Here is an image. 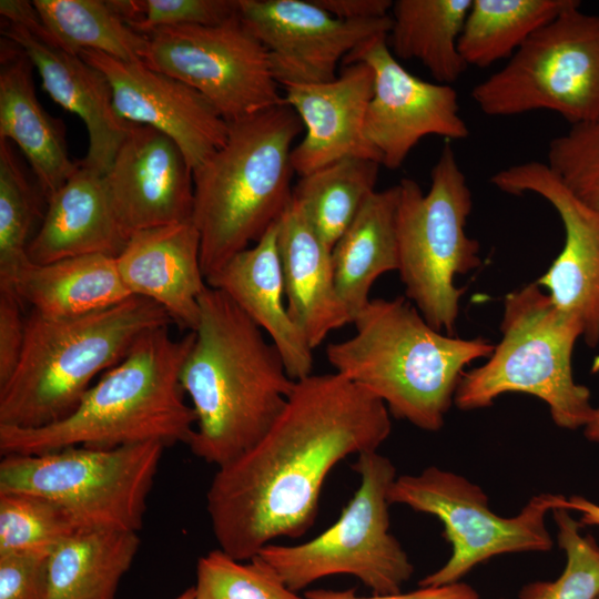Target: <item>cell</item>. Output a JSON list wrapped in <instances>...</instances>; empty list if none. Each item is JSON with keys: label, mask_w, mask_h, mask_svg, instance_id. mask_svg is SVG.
Instances as JSON below:
<instances>
[{"label": "cell", "mask_w": 599, "mask_h": 599, "mask_svg": "<svg viewBox=\"0 0 599 599\" xmlns=\"http://www.w3.org/2000/svg\"><path fill=\"white\" fill-rule=\"evenodd\" d=\"M115 261L132 296L156 303L181 328L195 329L200 297L207 284L201 266L200 234L192 222L133 233Z\"/></svg>", "instance_id": "cell-21"}, {"label": "cell", "mask_w": 599, "mask_h": 599, "mask_svg": "<svg viewBox=\"0 0 599 599\" xmlns=\"http://www.w3.org/2000/svg\"><path fill=\"white\" fill-rule=\"evenodd\" d=\"M104 179L129 237L148 229L192 222L193 170L177 144L152 126L132 123Z\"/></svg>", "instance_id": "cell-18"}, {"label": "cell", "mask_w": 599, "mask_h": 599, "mask_svg": "<svg viewBox=\"0 0 599 599\" xmlns=\"http://www.w3.org/2000/svg\"><path fill=\"white\" fill-rule=\"evenodd\" d=\"M2 34L28 55L51 99L82 120L89 134L82 162L105 175L132 125L116 113L105 75L20 24L8 22Z\"/></svg>", "instance_id": "cell-20"}, {"label": "cell", "mask_w": 599, "mask_h": 599, "mask_svg": "<svg viewBox=\"0 0 599 599\" xmlns=\"http://www.w3.org/2000/svg\"><path fill=\"white\" fill-rule=\"evenodd\" d=\"M578 0H471L458 50L467 65L510 59L539 28Z\"/></svg>", "instance_id": "cell-31"}, {"label": "cell", "mask_w": 599, "mask_h": 599, "mask_svg": "<svg viewBox=\"0 0 599 599\" xmlns=\"http://www.w3.org/2000/svg\"><path fill=\"white\" fill-rule=\"evenodd\" d=\"M567 510L580 512V526H599V505L581 496H571L566 498L564 507Z\"/></svg>", "instance_id": "cell-43"}, {"label": "cell", "mask_w": 599, "mask_h": 599, "mask_svg": "<svg viewBox=\"0 0 599 599\" xmlns=\"http://www.w3.org/2000/svg\"><path fill=\"white\" fill-rule=\"evenodd\" d=\"M196 599H305L258 557L241 561L220 548L199 558Z\"/></svg>", "instance_id": "cell-35"}, {"label": "cell", "mask_w": 599, "mask_h": 599, "mask_svg": "<svg viewBox=\"0 0 599 599\" xmlns=\"http://www.w3.org/2000/svg\"><path fill=\"white\" fill-rule=\"evenodd\" d=\"M387 39L376 35L366 40L343 64L365 62L373 71L365 136L379 154L380 164L395 170L423 138L461 140L469 135V129L459 115L456 90L408 72L392 53Z\"/></svg>", "instance_id": "cell-14"}, {"label": "cell", "mask_w": 599, "mask_h": 599, "mask_svg": "<svg viewBox=\"0 0 599 599\" xmlns=\"http://www.w3.org/2000/svg\"><path fill=\"white\" fill-rule=\"evenodd\" d=\"M229 136L193 172L192 223L205 281L278 223L293 197V142L303 123L287 104L229 123Z\"/></svg>", "instance_id": "cell-5"}, {"label": "cell", "mask_w": 599, "mask_h": 599, "mask_svg": "<svg viewBox=\"0 0 599 599\" xmlns=\"http://www.w3.org/2000/svg\"><path fill=\"white\" fill-rule=\"evenodd\" d=\"M500 332L487 361L461 376L455 405L480 409L502 394L525 393L547 404L557 426L585 427L595 407L588 387L572 375L573 348L582 337L580 322L557 308L534 282L505 296Z\"/></svg>", "instance_id": "cell-7"}, {"label": "cell", "mask_w": 599, "mask_h": 599, "mask_svg": "<svg viewBox=\"0 0 599 599\" xmlns=\"http://www.w3.org/2000/svg\"><path fill=\"white\" fill-rule=\"evenodd\" d=\"M352 324V337L326 346L331 366L383 400L394 417L427 432L444 426L465 368L495 347L435 329L403 296L370 298Z\"/></svg>", "instance_id": "cell-4"}, {"label": "cell", "mask_w": 599, "mask_h": 599, "mask_svg": "<svg viewBox=\"0 0 599 599\" xmlns=\"http://www.w3.org/2000/svg\"><path fill=\"white\" fill-rule=\"evenodd\" d=\"M32 4L39 18L22 27L57 48L78 55L93 50L126 62L142 60L146 38L130 28L108 1L34 0Z\"/></svg>", "instance_id": "cell-30"}, {"label": "cell", "mask_w": 599, "mask_h": 599, "mask_svg": "<svg viewBox=\"0 0 599 599\" xmlns=\"http://www.w3.org/2000/svg\"><path fill=\"white\" fill-rule=\"evenodd\" d=\"M50 552L0 555V599H45Z\"/></svg>", "instance_id": "cell-39"}, {"label": "cell", "mask_w": 599, "mask_h": 599, "mask_svg": "<svg viewBox=\"0 0 599 599\" xmlns=\"http://www.w3.org/2000/svg\"><path fill=\"white\" fill-rule=\"evenodd\" d=\"M245 28L265 47L282 88L334 80L337 64L359 44L388 35L392 17L339 20L313 0H238Z\"/></svg>", "instance_id": "cell-15"}, {"label": "cell", "mask_w": 599, "mask_h": 599, "mask_svg": "<svg viewBox=\"0 0 599 599\" xmlns=\"http://www.w3.org/2000/svg\"><path fill=\"white\" fill-rule=\"evenodd\" d=\"M164 445L68 447L0 461V493H26L62 507L81 528L139 532Z\"/></svg>", "instance_id": "cell-10"}, {"label": "cell", "mask_w": 599, "mask_h": 599, "mask_svg": "<svg viewBox=\"0 0 599 599\" xmlns=\"http://www.w3.org/2000/svg\"><path fill=\"white\" fill-rule=\"evenodd\" d=\"M470 6L471 0L393 1L392 53L419 61L437 83L451 85L468 67L458 40Z\"/></svg>", "instance_id": "cell-29"}, {"label": "cell", "mask_w": 599, "mask_h": 599, "mask_svg": "<svg viewBox=\"0 0 599 599\" xmlns=\"http://www.w3.org/2000/svg\"><path fill=\"white\" fill-rule=\"evenodd\" d=\"M304 597L305 599H479L478 592L464 582L440 587H419V589L406 593L373 595L370 597H358L354 589H312L305 591Z\"/></svg>", "instance_id": "cell-41"}, {"label": "cell", "mask_w": 599, "mask_h": 599, "mask_svg": "<svg viewBox=\"0 0 599 599\" xmlns=\"http://www.w3.org/2000/svg\"><path fill=\"white\" fill-rule=\"evenodd\" d=\"M379 166L369 159H343L301 176L293 186V199L331 248L376 191Z\"/></svg>", "instance_id": "cell-32"}, {"label": "cell", "mask_w": 599, "mask_h": 599, "mask_svg": "<svg viewBox=\"0 0 599 599\" xmlns=\"http://www.w3.org/2000/svg\"><path fill=\"white\" fill-rule=\"evenodd\" d=\"M171 323L165 309L139 296L73 317L32 311L20 361L0 385V425L37 428L63 419L143 333Z\"/></svg>", "instance_id": "cell-6"}, {"label": "cell", "mask_w": 599, "mask_h": 599, "mask_svg": "<svg viewBox=\"0 0 599 599\" xmlns=\"http://www.w3.org/2000/svg\"><path fill=\"white\" fill-rule=\"evenodd\" d=\"M352 469L359 485L339 518L315 538L297 545L268 544L256 555L288 588L302 590L322 578L351 575L373 595L398 593L414 566L389 530L388 490L396 468L377 450L357 456Z\"/></svg>", "instance_id": "cell-9"}, {"label": "cell", "mask_w": 599, "mask_h": 599, "mask_svg": "<svg viewBox=\"0 0 599 599\" xmlns=\"http://www.w3.org/2000/svg\"><path fill=\"white\" fill-rule=\"evenodd\" d=\"M501 192L535 193L550 203L565 230L561 252L537 281L560 311L577 318L589 347L599 344V211L580 201L547 163L529 161L495 173Z\"/></svg>", "instance_id": "cell-16"}, {"label": "cell", "mask_w": 599, "mask_h": 599, "mask_svg": "<svg viewBox=\"0 0 599 599\" xmlns=\"http://www.w3.org/2000/svg\"><path fill=\"white\" fill-rule=\"evenodd\" d=\"M398 184L373 192L332 248L336 290L352 322L375 281L398 271Z\"/></svg>", "instance_id": "cell-27"}, {"label": "cell", "mask_w": 599, "mask_h": 599, "mask_svg": "<svg viewBox=\"0 0 599 599\" xmlns=\"http://www.w3.org/2000/svg\"><path fill=\"white\" fill-rule=\"evenodd\" d=\"M193 341V332L174 339L169 326L146 331L63 419L37 428L0 425L1 455L189 444L196 417L184 399L180 375Z\"/></svg>", "instance_id": "cell-3"}, {"label": "cell", "mask_w": 599, "mask_h": 599, "mask_svg": "<svg viewBox=\"0 0 599 599\" xmlns=\"http://www.w3.org/2000/svg\"><path fill=\"white\" fill-rule=\"evenodd\" d=\"M22 301L9 285H0V385L14 372L26 341Z\"/></svg>", "instance_id": "cell-40"}, {"label": "cell", "mask_w": 599, "mask_h": 599, "mask_svg": "<svg viewBox=\"0 0 599 599\" xmlns=\"http://www.w3.org/2000/svg\"><path fill=\"white\" fill-rule=\"evenodd\" d=\"M47 203L28 245L34 264L91 254L116 257L130 238L116 219L104 175L82 160Z\"/></svg>", "instance_id": "cell-24"}, {"label": "cell", "mask_w": 599, "mask_h": 599, "mask_svg": "<svg viewBox=\"0 0 599 599\" xmlns=\"http://www.w3.org/2000/svg\"><path fill=\"white\" fill-rule=\"evenodd\" d=\"M547 165L580 201L599 211V120L571 125L554 138Z\"/></svg>", "instance_id": "cell-37"}, {"label": "cell", "mask_w": 599, "mask_h": 599, "mask_svg": "<svg viewBox=\"0 0 599 599\" xmlns=\"http://www.w3.org/2000/svg\"><path fill=\"white\" fill-rule=\"evenodd\" d=\"M277 248L288 313L314 349L352 318L336 290L332 248L293 197L277 223Z\"/></svg>", "instance_id": "cell-23"}, {"label": "cell", "mask_w": 599, "mask_h": 599, "mask_svg": "<svg viewBox=\"0 0 599 599\" xmlns=\"http://www.w3.org/2000/svg\"><path fill=\"white\" fill-rule=\"evenodd\" d=\"M206 284L225 293L268 335L294 380L312 374L314 349L293 322L286 305L277 223L254 245L207 277Z\"/></svg>", "instance_id": "cell-22"}, {"label": "cell", "mask_w": 599, "mask_h": 599, "mask_svg": "<svg viewBox=\"0 0 599 599\" xmlns=\"http://www.w3.org/2000/svg\"><path fill=\"white\" fill-rule=\"evenodd\" d=\"M79 55L108 79L119 116L167 135L193 172L226 142L230 124L203 94L184 82L142 60L126 62L93 50Z\"/></svg>", "instance_id": "cell-17"}, {"label": "cell", "mask_w": 599, "mask_h": 599, "mask_svg": "<svg viewBox=\"0 0 599 599\" xmlns=\"http://www.w3.org/2000/svg\"><path fill=\"white\" fill-rule=\"evenodd\" d=\"M387 497L390 505H405L437 517L451 546L446 564L419 580V587L459 582L477 565L502 554L551 550L554 541L546 528V515L562 508L566 499L562 495L539 494L518 515L502 517L490 509L478 485L435 466L417 475L396 477Z\"/></svg>", "instance_id": "cell-12"}, {"label": "cell", "mask_w": 599, "mask_h": 599, "mask_svg": "<svg viewBox=\"0 0 599 599\" xmlns=\"http://www.w3.org/2000/svg\"><path fill=\"white\" fill-rule=\"evenodd\" d=\"M398 187L397 272L406 297L432 327L454 335L465 292L455 277L481 260L479 243L466 233L473 197L450 144L441 149L426 193L412 179Z\"/></svg>", "instance_id": "cell-8"}, {"label": "cell", "mask_w": 599, "mask_h": 599, "mask_svg": "<svg viewBox=\"0 0 599 599\" xmlns=\"http://www.w3.org/2000/svg\"><path fill=\"white\" fill-rule=\"evenodd\" d=\"M558 546L565 551L566 565L554 581H534L522 586L519 599H595L599 595V545L591 536L580 534V524L569 510H552Z\"/></svg>", "instance_id": "cell-36"}, {"label": "cell", "mask_w": 599, "mask_h": 599, "mask_svg": "<svg viewBox=\"0 0 599 599\" xmlns=\"http://www.w3.org/2000/svg\"><path fill=\"white\" fill-rule=\"evenodd\" d=\"M373 87L370 67L365 62H353L344 64L341 73L329 82L283 88L285 104L296 112L306 131L291 153L295 173L305 176L348 158L380 163L379 154L365 136Z\"/></svg>", "instance_id": "cell-19"}, {"label": "cell", "mask_w": 599, "mask_h": 599, "mask_svg": "<svg viewBox=\"0 0 599 599\" xmlns=\"http://www.w3.org/2000/svg\"><path fill=\"white\" fill-rule=\"evenodd\" d=\"M174 599H196L195 597V591H194V587H190L187 588L185 591H183L182 593H180L176 598Z\"/></svg>", "instance_id": "cell-45"}, {"label": "cell", "mask_w": 599, "mask_h": 599, "mask_svg": "<svg viewBox=\"0 0 599 599\" xmlns=\"http://www.w3.org/2000/svg\"><path fill=\"white\" fill-rule=\"evenodd\" d=\"M238 14V0H133V19L128 23L138 33L173 26H215Z\"/></svg>", "instance_id": "cell-38"}, {"label": "cell", "mask_w": 599, "mask_h": 599, "mask_svg": "<svg viewBox=\"0 0 599 599\" xmlns=\"http://www.w3.org/2000/svg\"><path fill=\"white\" fill-rule=\"evenodd\" d=\"M28 55L8 39L1 41L0 139L13 142L29 161L48 200L78 166L65 142L64 126L37 99Z\"/></svg>", "instance_id": "cell-25"}, {"label": "cell", "mask_w": 599, "mask_h": 599, "mask_svg": "<svg viewBox=\"0 0 599 599\" xmlns=\"http://www.w3.org/2000/svg\"><path fill=\"white\" fill-rule=\"evenodd\" d=\"M79 529L62 507L44 497L0 493V555L51 552Z\"/></svg>", "instance_id": "cell-34"}, {"label": "cell", "mask_w": 599, "mask_h": 599, "mask_svg": "<svg viewBox=\"0 0 599 599\" xmlns=\"http://www.w3.org/2000/svg\"><path fill=\"white\" fill-rule=\"evenodd\" d=\"M136 531L81 528L49 554L45 599H115L139 551Z\"/></svg>", "instance_id": "cell-28"}, {"label": "cell", "mask_w": 599, "mask_h": 599, "mask_svg": "<svg viewBox=\"0 0 599 599\" xmlns=\"http://www.w3.org/2000/svg\"><path fill=\"white\" fill-rule=\"evenodd\" d=\"M390 430L383 400L347 377L295 380L263 438L213 476L206 510L219 548L247 561L277 538L304 535L329 471L351 455L377 450Z\"/></svg>", "instance_id": "cell-1"}, {"label": "cell", "mask_w": 599, "mask_h": 599, "mask_svg": "<svg viewBox=\"0 0 599 599\" xmlns=\"http://www.w3.org/2000/svg\"><path fill=\"white\" fill-rule=\"evenodd\" d=\"M583 434L588 440L599 441V406L595 407L591 418L583 427Z\"/></svg>", "instance_id": "cell-44"}, {"label": "cell", "mask_w": 599, "mask_h": 599, "mask_svg": "<svg viewBox=\"0 0 599 599\" xmlns=\"http://www.w3.org/2000/svg\"><path fill=\"white\" fill-rule=\"evenodd\" d=\"M142 61L203 94L227 123L284 104L265 47L240 16L215 26H173L144 35Z\"/></svg>", "instance_id": "cell-13"}, {"label": "cell", "mask_w": 599, "mask_h": 599, "mask_svg": "<svg viewBox=\"0 0 599 599\" xmlns=\"http://www.w3.org/2000/svg\"><path fill=\"white\" fill-rule=\"evenodd\" d=\"M193 333L180 375L196 417L187 445L219 468L263 438L295 380L264 332L217 288L203 291Z\"/></svg>", "instance_id": "cell-2"}, {"label": "cell", "mask_w": 599, "mask_h": 599, "mask_svg": "<svg viewBox=\"0 0 599 599\" xmlns=\"http://www.w3.org/2000/svg\"><path fill=\"white\" fill-rule=\"evenodd\" d=\"M336 19L365 21L390 16V0H313Z\"/></svg>", "instance_id": "cell-42"}, {"label": "cell", "mask_w": 599, "mask_h": 599, "mask_svg": "<svg viewBox=\"0 0 599 599\" xmlns=\"http://www.w3.org/2000/svg\"><path fill=\"white\" fill-rule=\"evenodd\" d=\"M595 599H599V595Z\"/></svg>", "instance_id": "cell-46"}, {"label": "cell", "mask_w": 599, "mask_h": 599, "mask_svg": "<svg viewBox=\"0 0 599 599\" xmlns=\"http://www.w3.org/2000/svg\"><path fill=\"white\" fill-rule=\"evenodd\" d=\"M37 215V195L11 142L0 139V284H10L29 262V234Z\"/></svg>", "instance_id": "cell-33"}, {"label": "cell", "mask_w": 599, "mask_h": 599, "mask_svg": "<svg viewBox=\"0 0 599 599\" xmlns=\"http://www.w3.org/2000/svg\"><path fill=\"white\" fill-rule=\"evenodd\" d=\"M483 113L509 116L548 110L571 125L599 120V16L580 1L535 31L506 65L477 83Z\"/></svg>", "instance_id": "cell-11"}, {"label": "cell", "mask_w": 599, "mask_h": 599, "mask_svg": "<svg viewBox=\"0 0 599 599\" xmlns=\"http://www.w3.org/2000/svg\"><path fill=\"white\" fill-rule=\"evenodd\" d=\"M9 285L32 311L49 317H73L116 305L132 295L115 257L81 255L34 264L28 262Z\"/></svg>", "instance_id": "cell-26"}]
</instances>
